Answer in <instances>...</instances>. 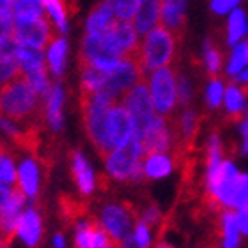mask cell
I'll return each mask as SVG.
<instances>
[{
    "label": "cell",
    "mask_w": 248,
    "mask_h": 248,
    "mask_svg": "<svg viewBox=\"0 0 248 248\" xmlns=\"http://www.w3.org/2000/svg\"><path fill=\"white\" fill-rule=\"evenodd\" d=\"M0 115L25 126H36L43 121L41 96L21 75L0 89Z\"/></svg>",
    "instance_id": "obj_1"
},
{
    "label": "cell",
    "mask_w": 248,
    "mask_h": 248,
    "mask_svg": "<svg viewBox=\"0 0 248 248\" xmlns=\"http://www.w3.org/2000/svg\"><path fill=\"white\" fill-rule=\"evenodd\" d=\"M117 99L105 93H80V108H82L83 128L87 133L89 140L93 142L99 156L107 160V142H105V121L108 114L110 107Z\"/></svg>",
    "instance_id": "obj_2"
},
{
    "label": "cell",
    "mask_w": 248,
    "mask_h": 248,
    "mask_svg": "<svg viewBox=\"0 0 248 248\" xmlns=\"http://www.w3.org/2000/svg\"><path fill=\"white\" fill-rule=\"evenodd\" d=\"M177 36L163 25L153 27L139 46V61L145 77L163 66H170L176 57Z\"/></svg>",
    "instance_id": "obj_3"
},
{
    "label": "cell",
    "mask_w": 248,
    "mask_h": 248,
    "mask_svg": "<svg viewBox=\"0 0 248 248\" xmlns=\"http://www.w3.org/2000/svg\"><path fill=\"white\" fill-rule=\"evenodd\" d=\"M121 103L126 107L133 119V135L137 139H142L145 129L149 128L151 121L155 117V103L151 98V91L147 80H140L129 89L121 98Z\"/></svg>",
    "instance_id": "obj_4"
},
{
    "label": "cell",
    "mask_w": 248,
    "mask_h": 248,
    "mask_svg": "<svg viewBox=\"0 0 248 248\" xmlns=\"http://www.w3.org/2000/svg\"><path fill=\"white\" fill-rule=\"evenodd\" d=\"M121 55L110 43L107 32L103 34H85L80 48V62L101 69L105 73L114 71L121 62Z\"/></svg>",
    "instance_id": "obj_5"
},
{
    "label": "cell",
    "mask_w": 248,
    "mask_h": 248,
    "mask_svg": "<svg viewBox=\"0 0 248 248\" xmlns=\"http://www.w3.org/2000/svg\"><path fill=\"white\" fill-rule=\"evenodd\" d=\"M176 80H177L176 67L172 66L160 67V69L153 71L147 77V83H149L151 98H153L155 108L163 115L172 114L174 105H176V99H177Z\"/></svg>",
    "instance_id": "obj_6"
},
{
    "label": "cell",
    "mask_w": 248,
    "mask_h": 248,
    "mask_svg": "<svg viewBox=\"0 0 248 248\" xmlns=\"http://www.w3.org/2000/svg\"><path fill=\"white\" fill-rule=\"evenodd\" d=\"M133 135V119L121 101L110 107L105 121V142H107V158L115 149H119Z\"/></svg>",
    "instance_id": "obj_7"
},
{
    "label": "cell",
    "mask_w": 248,
    "mask_h": 248,
    "mask_svg": "<svg viewBox=\"0 0 248 248\" xmlns=\"http://www.w3.org/2000/svg\"><path fill=\"white\" fill-rule=\"evenodd\" d=\"M15 41L21 46H31L45 50L53 37V25L46 16L34 20H13V34Z\"/></svg>",
    "instance_id": "obj_8"
},
{
    "label": "cell",
    "mask_w": 248,
    "mask_h": 248,
    "mask_svg": "<svg viewBox=\"0 0 248 248\" xmlns=\"http://www.w3.org/2000/svg\"><path fill=\"white\" fill-rule=\"evenodd\" d=\"M142 161V149H140L139 139L131 135L129 140L124 145H121L119 149H115L112 155L105 160L107 169H108L110 176L119 181H129V177L133 174V170L139 167Z\"/></svg>",
    "instance_id": "obj_9"
},
{
    "label": "cell",
    "mask_w": 248,
    "mask_h": 248,
    "mask_svg": "<svg viewBox=\"0 0 248 248\" xmlns=\"http://www.w3.org/2000/svg\"><path fill=\"white\" fill-rule=\"evenodd\" d=\"M140 149H142V158L149 155H158V153H170L172 149V133L167 124V119L161 115H155L151 121L149 128L142 135Z\"/></svg>",
    "instance_id": "obj_10"
},
{
    "label": "cell",
    "mask_w": 248,
    "mask_h": 248,
    "mask_svg": "<svg viewBox=\"0 0 248 248\" xmlns=\"http://www.w3.org/2000/svg\"><path fill=\"white\" fill-rule=\"evenodd\" d=\"M16 188L27 197V201H36L41 188V165L36 158V153L21 158L16 163Z\"/></svg>",
    "instance_id": "obj_11"
},
{
    "label": "cell",
    "mask_w": 248,
    "mask_h": 248,
    "mask_svg": "<svg viewBox=\"0 0 248 248\" xmlns=\"http://www.w3.org/2000/svg\"><path fill=\"white\" fill-rule=\"evenodd\" d=\"M13 239H20L27 248H37L43 239V218L34 206H27L16 223Z\"/></svg>",
    "instance_id": "obj_12"
},
{
    "label": "cell",
    "mask_w": 248,
    "mask_h": 248,
    "mask_svg": "<svg viewBox=\"0 0 248 248\" xmlns=\"http://www.w3.org/2000/svg\"><path fill=\"white\" fill-rule=\"evenodd\" d=\"M62 107H64V87L61 82H55L50 85L48 93L41 98V117L43 123L46 124L52 131H61L64 115H62Z\"/></svg>",
    "instance_id": "obj_13"
},
{
    "label": "cell",
    "mask_w": 248,
    "mask_h": 248,
    "mask_svg": "<svg viewBox=\"0 0 248 248\" xmlns=\"http://www.w3.org/2000/svg\"><path fill=\"white\" fill-rule=\"evenodd\" d=\"M112 46L117 50L121 57H128L139 52L140 41H139V32L135 31L133 21H121L115 20V23L107 31Z\"/></svg>",
    "instance_id": "obj_14"
},
{
    "label": "cell",
    "mask_w": 248,
    "mask_h": 248,
    "mask_svg": "<svg viewBox=\"0 0 248 248\" xmlns=\"http://www.w3.org/2000/svg\"><path fill=\"white\" fill-rule=\"evenodd\" d=\"M27 207V197L21 193L18 188H11L9 195L5 199L4 206H2V213H0V232L13 239L15 234L16 223L20 220L21 213L25 211Z\"/></svg>",
    "instance_id": "obj_15"
},
{
    "label": "cell",
    "mask_w": 248,
    "mask_h": 248,
    "mask_svg": "<svg viewBox=\"0 0 248 248\" xmlns=\"http://www.w3.org/2000/svg\"><path fill=\"white\" fill-rule=\"evenodd\" d=\"M101 225H103L105 231L119 245L131 234V223H129L128 209H124V206L105 207L103 211H101Z\"/></svg>",
    "instance_id": "obj_16"
},
{
    "label": "cell",
    "mask_w": 248,
    "mask_h": 248,
    "mask_svg": "<svg viewBox=\"0 0 248 248\" xmlns=\"http://www.w3.org/2000/svg\"><path fill=\"white\" fill-rule=\"evenodd\" d=\"M16 48L18 43L13 36H5L0 39V89L21 75L16 61Z\"/></svg>",
    "instance_id": "obj_17"
},
{
    "label": "cell",
    "mask_w": 248,
    "mask_h": 248,
    "mask_svg": "<svg viewBox=\"0 0 248 248\" xmlns=\"http://www.w3.org/2000/svg\"><path fill=\"white\" fill-rule=\"evenodd\" d=\"M186 5H188V0H161L160 2V25L172 31L177 37L181 36L185 29Z\"/></svg>",
    "instance_id": "obj_18"
},
{
    "label": "cell",
    "mask_w": 248,
    "mask_h": 248,
    "mask_svg": "<svg viewBox=\"0 0 248 248\" xmlns=\"http://www.w3.org/2000/svg\"><path fill=\"white\" fill-rule=\"evenodd\" d=\"M45 61H46L48 73L53 77H61L66 69L67 61V41L62 36H53L52 41L45 48Z\"/></svg>",
    "instance_id": "obj_19"
},
{
    "label": "cell",
    "mask_w": 248,
    "mask_h": 248,
    "mask_svg": "<svg viewBox=\"0 0 248 248\" xmlns=\"http://www.w3.org/2000/svg\"><path fill=\"white\" fill-rule=\"evenodd\" d=\"M71 174L73 179L77 183L78 191L82 193L83 197L91 195L94 191V174L91 165L87 163V160L83 158L82 153L78 151H73L71 153Z\"/></svg>",
    "instance_id": "obj_20"
},
{
    "label": "cell",
    "mask_w": 248,
    "mask_h": 248,
    "mask_svg": "<svg viewBox=\"0 0 248 248\" xmlns=\"http://www.w3.org/2000/svg\"><path fill=\"white\" fill-rule=\"evenodd\" d=\"M115 23L114 11L110 7L108 0H105L98 7H94L93 13L89 15L85 21V31L87 34H103Z\"/></svg>",
    "instance_id": "obj_21"
},
{
    "label": "cell",
    "mask_w": 248,
    "mask_h": 248,
    "mask_svg": "<svg viewBox=\"0 0 248 248\" xmlns=\"http://www.w3.org/2000/svg\"><path fill=\"white\" fill-rule=\"evenodd\" d=\"M248 34V18L243 9H232L229 16L227 23V43L229 45H236L239 39H243Z\"/></svg>",
    "instance_id": "obj_22"
},
{
    "label": "cell",
    "mask_w": 248,
    "mask_h": 248,
    "mask_svg": "<svg viewBox=\"0 0 248 248\" xmlns=\"http://www.w3.org/2000/svg\"><path fill=\"white\" fill-rule=\"evenodd\" d=\"M142 161H144V174L147 179H160L172 170V161L161 153L145 156L142 158Z\"/></svg>",
    "instance_id": "obj_23"
},
{
    "label": "cell",
    "mask_w": 248,
    "mask_h": 248,
    "mask_svg": "<svg viewBox=\"0 0 248 248\" xmlns=\"http://www.w3.org/2000/svg\"><path fill=\"white\" fill-rule=\"evenodd\" d=\"M16 185V160L9 151L0 145V186L15 188Z\"/></svg>",
    "instance_id": "obj_24"
},
{
    "label": "cell",
    "mask_w": 248,
    "mask_h": 248,
    "mask_svg": "<svg viewBox=\"0 0 248 248\" xmlns=\"http://www.w3.org/2000/svg\"><path fill=\"white\" fill-rule=\"evenodd\" d=\"M248 96V85H236L229 83L225 93V105L229 112H239L245 110V99Z\"/></svg>",
    "instance_id": "obj_25"
},
{
    "label": "cell",
    "mask_w": 248,
    "mask_h": 248,
    "mask_svg": "<svg viewBox=\"0 0 248 248\" xmlns=\"http://www.w3.org/2000/svg\"><path fill=\"white\" fill-rule=\"evenodd\" d=\"M247 66H248V39H245V41L236 43L232 55H231V61H229L227 73L229 75H239Z\"/></svg>",
    "instance_id": "obj_26"
},
{
    "label": "cell",
    "mask_w": 248,
    "mask_h": 248,
    "mask_svg": "<svg viewBox=\"0 0 248 248\" xmlns=\"http://www.w3.org/2000/svg\"><path fill=\"white\" fill-rule=\"evenodd\" d=\"M222 61H223V57H222L220 48L213 41H206V45H204V64H206L207 73H209L213 78H217L218 71L222 69Z\"/></svg>",
    "instance_id": "obj_27"
},
{
    "label": "cell",
    "mask_w": 248,
    "mask_h": 248,
    "mask_svg": "<svg viewBox=\"0 0 248 248\" xmlns=\"http://www.w3.org/2000/svg\"><path fill=\"white\" fill-rule=\"evenodd\" d=\"M108 4L114 11L115 20L121 21H133L139 9V0H108Z\"/></svg>",
    "instance_id": "obj_28"
},
{
    "label": "cell",
    "mask_w": 248,
    "mask_h": 248,
    "mask_svg": "<svg viewBox=\"0 0 248 248\" xmlns=\"http://www.w3.org/2000/svg\"><path fill=\"white\" fill-rule=\"evenodd\" d=\"M248 202V176L247 174H238L236 185H234L232 195V207H241Z\"/></svg>",
    "instance_id": "obj_29"
},
{
    "label": "cell",
    "mask_w": 248,
    "mask_h": 248,
    "mask_svg": "<svg viewBox=\"0 0 248 248\" xmlns=\"http://www.w3.org/2000/svg\"><path fill=\"white\" fill-rule=\"evenodd\" d=\"M223 96V83L218 78H213L209 87H207V105H211L213 108H218L222 103Z\"/></svg>",
    "instance_id": "obj_30"
},
{
    "label": "cell",
    "mask_w": 248,
    "mask_h": 248,
    "mask_svg": "<svg viewBox=\"0 0 248 248\" xmlns=\"http://www.w3.org/2000/svg\"><path fill=\"white\" fill-rule=\"evenodd\" d=\"M176 91H177V99H179V105H188L191 98V85L190 80L185 77V75H179L176 80Z\"/></svg>",
    "instance_id": "obj_31"
},
{
    "label": "cell",
    "mask_w": 248,
    "mask_h": 248,
    "mask_svg": "<svg viewBox=\"0 0 248 248\" xmlns=\"http://www.w3.org/2000/svg\"><path fill=\"white\" fill-rule=\"evenodd\" d=\"M239 0H209V7L215 15H227L232 9H236Z\"/></svg>",
    "instance_id": "obj_32"
},
{
    "label": "cell",
    "mask_w": 248,
    "mask_h": 248,
    "mask_svg": "<svg viewBox=\"0 0 248 248\" xmlns=\"http://www.w3.org/2000/svg\"><path fill=\"white\" fill-rule=\"evenodd\" d=\"M135 238H137V241H139V245L142 248H149L151 247L149 229L145 227L144 223L137 222V227H135Z\"/></svg>",
    "instance_id": "obj_33"
},
{
    "label": "cell",
    "mask_w": 248,
    "mask_h": 248,
    "mask_svg": "<svg viewBox=\"0 0 248 248\" xmlns=\"http://www.w3.org/2000/svg\"><path fill=\"white\" fill-rule=\"evenodd\" d=\"M236 222H238V227L245 234H248V202L239 207V211L236 213Z\"/></svg>",
    "instance_id": "obj_34"
},
{
    "label": "cell",
    "mask_w": 248,
    "mask_h": 248,
    "mask_svg": "<svg viewBox=\"0 0 248 248\" xmlns=\"http://www.w3.org/2000/svg\"><path fill=\"white\" fill-rule=\"evenodd\" d=\"M119 248H142V247L139 245V241H137V238H135L133 234H129L128 238H126L123 243H121Z\"/></svg>",
    "instance_id": "obj_35"
},
{
    "label": "cell",
    "mask_w": 248,
    "mask_h": 248,
    "mask_svg": "<svg viewBox=\"0 0 248 248\" xmlns=\"http://www.w3.org/2000/svg\"><path fill=\"white\" fill-rule=\"evenodd\" d=\"M241 133H243V153H248V119L241 124Z\"/></svg>",
    "instance_id": "obj_36"
},
{
    "label": "cell",
    "mask_w": 248,
    "mask_h": 248,
    "mask_svg": "<svg viewBox=\"0 0 248 248\" xmlns=\"http://www.w3.org/2000/svg\"><path fill=\"white\" fill-rule=\"evenodd\" d=\"M53 248H66V241H64V236H62V234H55V238H53Z\"/></svg>",
    "instance_id": "obj_37"
},
{
    "label": "cell",
    "mask_w": 248,
    "mask_h": 248,
    "mask_svg": "<svg viewBox=\"0 0 248 248\" xmlns=\"http://www.w3.org/2000/svg\"><path fill=\"white\" fill-rule=\"evenodd\" d=\"M9 190H11V188L0 186V213H2V206H4L5 199H7V195H9Z\"/></svg>",
    "instance_id": "obj_38"
},
{
    "label": "cell",
    "mask_w": 248,
    "mask_h": 248,
    "mask_svg": "<svg viewBox=\"0 0 248 248\" xmlns=\"http://www.w3.org/2000/svg\"><path fill=\"white\" fill-rule=\"evenodd\" d=\"M11 241H13V239L0 232V248H11Z\"/></svg>",
    "instance_id": "obj_39"
},
{
    "label": "cell",
    "mask_w": 248,
    "mask_h": 248,
    "mask_svg": "<svg viewBox=\"0 0 248 248\" xmlns=\"http://www.w3.org/2000/svg\"><path fill=\"white\" fill-rule=\"evenodd\" d=\"M201 248H218V243H217V238H211V239H207L206 243L202 245Z\"/></svg>",
    "instance_id": "obj_40"
},
{
    "label": "cell",
    "mask_w": 248,
    "mask_h": 248,
    "mask_svg": "<svg viewBox=\"0 0 248 248\" xmlns=\"http://www.w3.org/2000/svg\"><path fill=\"white\" fill-rule=\"evenodd\" d=\"M238 78H239V82L248 83V69H247V71H241V73H239Z\"/></svg>",
    "instance_id": "obj_41"
},
{
    "label": "cell",
    "mask_w": 248,
    "mask_h": 248,
    "mask_svg": "<svg viewBox=\"0 0 248 248\" xmlns=\"http://www.w3.org/2000/svg\"><path fill=\"white\" fill-rule=\"evenodd\" d=\"M155 248H174V247H172V245H169V243H165V241H158Z\"/></svg>",
    "instance_id": "obj_42"
}]
</instances>
